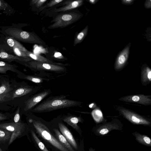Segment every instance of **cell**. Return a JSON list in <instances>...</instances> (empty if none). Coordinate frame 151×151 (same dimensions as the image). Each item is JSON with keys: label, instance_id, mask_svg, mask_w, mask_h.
I'll use <instances>...</instances> for the list:
<instances>
[{"label": "cell", "instance_id": "obj_1", "mask_svg": "<svg viewBox=\"0 0 151 151\" xmlns=\"http://www.w3.org/2000/svg\"><path fill=\"white\" fill-rule=\"evenodd\" d=\"M82 102L65 98L62 95L49 98L35 106L31 111L34 113L49 112L61 109L81 106Z\"/></svg>", "mask_w": 151, "mask_h": 151}, {"label": "cell", "instance_id": "obj_2", "mask_svg": "<svg viewBox=\"0 0 151 151\" xmlns=\"http://www.w3.org/2000/svg\"><path fill=\"white\" fill-rule=\"evenodd\" d=\"M13 90L9 105L12 110L17 107L21 108L33 93L34 88L24 81L18 82L12 78Z\"/></svg>", "mask_w": 151, "mask_h": 151}, {"label": "cell", "instance_id": "obj_3", "mask_svg": "<svg viewBox=\"0 0 151 151\" xmlns=\"http://www.w3.org/2000/svg\"><path fill=\"white\" fill-rule=\"evenodd\" d=\"M1 32L7 36L17 41L31 44H43L45 43L36 35L14 26L6 27L2 28Z\"/></svg>", "mask_w": 151, "mask_h": 151}, {"label": "cell", "instance_id": "obj_4", "mask_svg": "<svg viewBox=\"0 0 151 151\" xmlns=\"http://www.w3.org/2000/svg\"><path fill=\"white\" fill-rule=\"evenodd\" d=\"M12 78L4 74L0 78V110H12L9 104L13 90Z\"/></svg>", "mask_w": 151, "mask_h": 151}, {"label": "cell", "instance_id": "obj_5", "mask_svg": "<svg viewBox=\"0 0 151 151\" xmlns=\"http://www.w3.org/2000/svg\"><path fill=\"white\" fill-rule=\"evenodd\" d=\"M33 126L37 133L44 139L60 151H69L51 134L49 129L40 121L32 120Z\"/></svg>", "mask_w": 151, "mask_h": 151}, {"label": "cell", "instance_id": "obj_6", "mask_svg": "<svg viewBox=\"0 0 151 151\" xmlns=\"http://www.w3.org/2000/svg\"><path fill=\"white\" fill-rule=\"evenodd\" d=\"M82 17V14L75 12H66L59 14L52 21L53 23L48 28L54 29L65 27L77 21Z\"/></svg>", "mask_w": 151, "mask_h": 151}, {"label": "cell", "instance_id": "obj_7", "mask_svg": "<svg viewBox=\"0 0 151 151\" xmlns=\"http://www.w3.org/2000/svg\"><path fill=\"white\" fill-rule=\"evenodd\" d=\"M15 62L32 70L60 72L65 71L66 69L65 67L59 65L41 62L34 60L28 62H23L19 60H16Z\"/></svg>", "mask_w": 151, "mask_h": 151}, {"label": "cell", "instance_id": "obj_8", "mask_svg": "<svg viewBox=\"0 0 151 151\" xmlns=\"http://www.w3.org/2000/svg\"><path fill=\"white\" fill-rule=\"evenodd\" d=\"M117 110L120 114L132 123L146 126L151 125L148 119L125 108L118 106Z\"/></svg>", "mask_w": 151, "mask_h": 151}, {"label": "cell", "instance_id": "obj_9", "mask_svg": "<svg viewBox=\"0 0 151 151\" xmlns=\"http://www.w3.org/2000/svg\"><path fill=\"white\" fill-rule=\"evenodd\" d=\"M50 91L49 90H46L30 96L21 108V114H26L30 112L38 103L50 93Z\"/></svg>", "mask_w": 151, "mask_h": 151}, {"label": "cell", "instance_id": "obj_10", "mask_svg": "<svg viewBox=\"0 0 151 151\" xmlns=\"http://www.w3.org/2000/svg\"><path fill=\"white\" fill-rule=\"evenodd\" d=\"M123 126L119 119H113L110 122L104 123L96 126L94 130V133L97 136L104 135L112 130H122Z\"/></svg>", "mask_w": 151, "mask_h": 151}, {"label": "cell", "instance_id": "obj_11", "mask_svg": "<svg viewBox=\"0 0 151 151\" xmlns=\"http://www.w3.org/2000/svg\"><path fill=\"white\" fill-rule=\"evenodd\" d=\"M10 121L0 123V128L12 132L13 133L10 139V142L14 136L18 137L22 134L25 131L26 128V124L21 121L18 123H15Z\"/></svg>", "mask_w": 151, "mask_h": 151}, {"label": "cell", "instance_id": "obj_12", "mask_svg": "<svg viewBox=\"0 0 151 151\" xmlns=\"http://www.w3.org/2000/svg\"><path fill=\"white\" fill-rule=\"evenodd\" d=\"M119 100L122 101L135 103L144 105L151 104V96L144 94L128 95L120 98Z\"/></svg>", "mask_w": 151, "mask_h": 151}, {"label": "cell", "instance_id": "obj_13", "mask_svg": "<svg viewBox=\"0 0 151 151\" xmlns=\"http://www.w3.org/2000/svg\"><path fill=\"white\" fill-rule=\"evenodd\" d=\"M4 50L3 45H0V60L9 63L12 61L19 60L23 62H28L32 60L30 58H26L19 57L11 53L10 52L6 51Z\"/></svg>", "mask_w": 151, "mask_h": 151}, {"label": "cell", "instance_id": "obj_14", "mask_svg": "<svg viewBox=\"0 0 151 151\" xmlns=\"http://www.w3.org/2000/svg\"><path fill=\"white\" fill-rule=\"evenodd\" d=\"M130 45L131 43H129L118 54L114 64L115 70H120L125 66L128 59Z\"/></svg>", "mask_w": 151, "mask_h": 151}, {"label": "cell", "instance_id": "obj_15", "mask_svg": "<svg viewBox=\"0 0 151 151\" xmlns=\"http://www.w3.org/2000/svg\"><path fill=\"white\" fill-rule=\"evenodd\" d=\"M83 1H84L82 0L66 1L63 3V4L65 5V6L55 9L54 11L55 12H61L72 10L81 6L83 4Z\"/></svg>", "mask_w": 151, "mask_h": 151}, {"label": "cell", "instance_id": "obj_16", "mask_svg": "<svg viewBox=\"0 0 151 151\" xmlns=\"http://www.w3.org/2000/svg\"><path fill=\"white\" fill-rule=\"evenodd\" d=\"M58 125L61 133L65 138L68 142L76 150H77L78 145L77 144L69 130L65 126L61 123H59Z\"/></svg>", "mask_w": 151, "mask_h": 151}, {"label": "cell", "instance_id": "obj_17", "mask_svg": "<svg viewBox=\"0 0 151 151\" xmlns=\"http://www.w3.org/2000/svg\"><path fill=\"white\" fill-rule=\"evenodd\" d=\"M18 67L15 64L0 60V73L1 74H7L8 71L18 74L21 71L17 69Z\"/></svg>", "mask_w": 151, "mask_h": 151}, {"label": "cell", "instance_id": "obj_18", "mask_svg": "<svg viewBox=\"0 0 151 151\" xmlns=\"http://www.w3.org/2000/svg\"><path fill=\"white\" fill-rule=\"evenodd\" d=\"M141 80L144 85L149 84L151 81V70L147 66L142 67L141 69Z\"/></svg>", "mask_w": 151, "mask_h": 151}, {"label": "cell", "instance_id": "obj_19", "mask_svg": "<svg viewBox=\"0 0 151 151\" xmlns=\"http://www.w3.org/2000/svg\"><path fill=\"white\" fill-rule=\"evenodd\" d=\"M63 120L76 130L79 131V127L77 125V124L81 122L82 119L81 117L69 116L65 117Z\"/></svg>", "mask_w": 151, "mask_h": 151}, {"label": "cell", "instance_id": "obj_20", "mask_svg": "<svg viewBox=\"0 0 151 151\" xmlns=\"http://www.w3.org/2000/svg\"><path fill=\"white\" fill-rule=\"evenodd\" d=\"M132 134L139 143L148 147L151 146V139L148 137L136 132L133 133Z\"/></svg>", "mask_w": 151, "mask_h": 151}, {"label": "cell", "instance_id": "obj_21", "mask_svg": "<svg viewBox=\"0 0 151 151\" xmlns=\"http://www.w3.org/2000/svg\"><path fill=\"white\" fill-rule=\"evenodd\" d=\"M26 54L27 56L32 59L33 60L42 63H47L52 64L60 65L61 64L58 63H55L48 59L40 55L35 54L32 53L31 52L28 51L26 52Z\"/></svg>", "mask_w": 151, "mask_h": 151}, {"label": "cell", "instance_id": "obj_22", "mask_svg": "<svg viewBox=\"0 0 151 151\" xmlns=\"http://www.w3.org/2000/svg\"><path fill=\"white\" fill-rule=\"evenodd\" d=\"M5 40L7 45L12 48H17L24 51L26 52L28 51L20 43L12 38L6 36Z\"/></svg>", "mask_w": 151, "mask_h": 151}, {"label": "cell", "instance_id": "obj_23", "mask_svg": "<svg viewBox=\"0 0 151 151\" xmlns=\"http://www.w3.org/2000/svg\"><path fill=\"white\" fill-rule=\"evenodd\" d=\"M12 133V132L0 128V145L9 144Z\"/></svg>", "mask_w": 151, "mask_h": 151}, {"label": "cell", "instance_id": "obj_24", "mask_svg": "<svg viewBox=\"0 0 151 151\" xmlns=\"http://www.w3.org/2000/svg\"><path fill=\"white\" fill-rule=\"evenodd\" d=\"M57 138L60 142L70 151H74L70 143L65 138L62 134L59 131L56 129H53Z\"/></svg>", "mask_w": 151, "mask_h": 151}, {"label": "cell", "instance_id": "obj_25", "mask_svg": "<svg viewBox=\"0 0 151 151\" xmlns=\"http://www.w3.org/2000/svg\"><path fill=\"white\" fill-rule=\"evenodd\" d=\"M88 29L87 25L78 34L74 39L73 45L75 46L78 44L81 43L87 35Z\"/></svg>", "mask_w": 151, "mask_h": 151}, {"label": "cell", "instance_id": "obj_26", "mask_svg": "<svg viewBox=\"0 0 151 151\" xmlns=\"http://www.w3.org/2000/svg\"><path fill=\"white\" fill-rule=\"evenodd\" d=\"M14 113L6 112L3 113L0 111V123L11 121L13 119Z\"/></svg>", "mask_w": 151, "mask_h": 151}, {"label": "cell", "instance_id": "obj_27", "mask_svg": "<svg viewBox=\"0 0 151 151\" xmlns=\"http://www.w3.org/2000/svg\"><path fill=\"white\" fill-rule=\"evenodd\" d=\"M33 137L38 146L42 151H49L46 148L44 144L37 137L34 132L31 131Z\"/></svg>", "mask_w": 151, "mask_h": 151}, {"label": "cell", "instance_id": "obj_28", "mask_svg": "<svg viewBox=\"0 0 151 151\" xmlns=\"http://www.w3.org/2000/svg\"><path fill=\"white\" fill-rule=\"evenodd\" d=\"M14 113V115L13 117V122L15 123H17L20 122L21 120L20 119V108L17 107Z\"/></svg>", "mask_w": 151, "mask_h": 151}, {"label": "cell", "instance_id": "obj_29", "mask_svg": "<svg viewBox=\"0 0 151 151\" xmlns=\"http://www.w3.org/2000/svg\"><path fill=\"white\" fill-rule=\"evenodd\" d=\"M63 0H53L50 1L46 5L40 8V11H41L44 9L48 8L58 3L63 1Z\"/></svg>", "mask_w": 151, "mask_h": 151}, {"label": "cell", "instance_id": "obj_30", "mask_svg": "<svg viewBox=\"0 0 151 151\" xmlns=\"http://www.w3.org/2000/svg\"><path fill=\"white\" fill-rule=\"evenodd\" d=\"M12 48L15 55L26 58H30L27 55L26 52L27 51H22L17 48L14 47Z\"/></svg>", "mask_w": 151, "mask_h": 151}, {"label": "cell", "instance_id": "obj_31", "mask_svg": "<svg viewBox=\"0 0 151 151\" xmlns=\"http://www.w3.org/2000/svg\"><path fill=\"white\" fill-rule=\"evenodd\" d=\"M47 0H33L31 1V3L38 8L40 7Z\"/></svg>", "mask_w": 151, "mask_h": 151}, {"label": "cell", "instance_id": "obj_32", "mask_svg": "<svg viewBox=\"0 0 151 151\" xmlns=\"http://www.w3.org/2000/svg\"><path fill=\"white\" fill-rule=\"evenodd\" d=\"M9 6L7 3L3 0H0V11L4 10Z\"/></svg>", "mask_w": 151, "mask_h": 151}, {"label": "cell", "instance_id": "obj_33", "mask_svg": "<svg viewBox=\"0 0 151 151\" xmlns=\"http://www.w3.org/2000/svg\"><path fill=\"white\" fill-rule=\"evenodd\" d=\"M122 3L126 5H131L133 4V0H122L121 1Z\"/></svg>", "mask_w": 151, "mask_h": 151}, {"label": "cell", "instance_id": "obj_34", "mask_svg": "<svg viewBox=\"0 0 151 151\" xmlns=\"http://www.w3.org/2000/svg\"><path fill=\"white\" fill-rule=\"evenodd\" d=\"M151 0H147L145 2V6L147 9L151 8Z\"/></svg>", "mask_w": 151, "mask_h": 151}, {"label": "cell", "instance_id": "obj_35", "mask_svg": "<svg viewBox=\"0 0 151 151\" xmlns=\"http://www.w3.org/2000/svg\"><path fill=\"white\" fill-rule=\"evenodd\" d=\"M99 0H89L88 1L91 4H94L96 3Z\"/></svg>", "mask_w": 151, "mask_h": 151}, {"label": "cell", "instance_id": "obj_36", "mask_svg": "<svg viewBox=\"0 0 151 151\" xmlns=\"http://www.w3.org/2000/svg\"><path fill=\"white\" fill-rule=\"evenodd\" d=\"M89 151H95V149H93L92 147H91L89 149Z\"/></svg>", "mask_w": 151, "mask_h": 151}, {"label": "cell", "instance_id": "obj_37", "mask_svg": "<svg viewBox=\"0 0 151 151\" xmlns=\"http://www.w3.org/2000/svg\"><path fill=\"white\" fill-rule=\"evenodd\" d=\"M3 76V75H0V78Z\"/></svg>", "mask_w": 151, "mask_h": 151}, {"label": "cell", "instance_id": "obj_38", "mask_svg": "<svg viewBox=\"0 0 151 151\" xmlns=\"http://www.w3.org/2000/svg\"><path fill=\"white\" fill-rule=\"evenodd\" d=\"M0 151H2V149H1V148L0 147Z\"/></svg>", "mask_w": 151, "mask_h": 151}]
</instances>
